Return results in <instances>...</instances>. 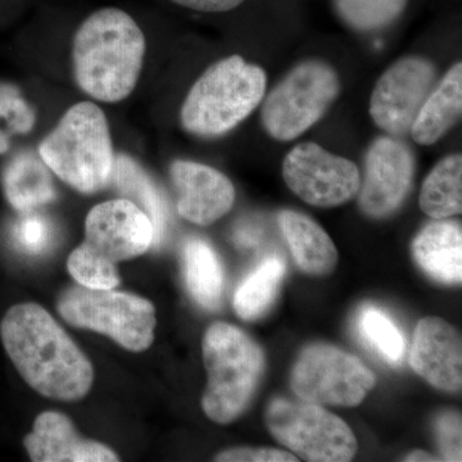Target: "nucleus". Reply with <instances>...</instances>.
Listing matches in <instances>:
<instances>
[{
	"label": "nucleus",
	"instance_id": "f257e3e1",
	"mask_svg": "<svg viewBox=\"0 0 462 462\" xmlns=\"http://www.w3.org/2000/svg\"><path fill=\"white\" fill-rule=\"evenodd\" d=\"M0 339L21 378L42 396L74 402L89 393V358L38 303H18L0 321Z\"/></svg>",
	"mask_w": 462,
	"mask_h": 462
},
{
	"label": "nucleus",
	"instance_id": "f03ea898",
	"mask_svg": "<svg viewBox=\"0 0 462 462\" xmlns=\"http://www.w3.org/2000/svg\"><path fill=\"white\" fill-rule=\"evenodd\" d=\"M144 56V33L133 17L118 8L99 9L75 35L76 81L100 102H120L135 89Z\"/></svg>",
	"mask_w": 462,
	"mask_h": 462
},
{
	"label": "nucleus",
	"instance_id": "7ed1b4c3",
	"mask_svg": "<svg viewBox=\"0 0 462 462\" xmlns=\"http://www.w3.org/2000/svg\"><path fill=\"white\" fill-rule=\"evenodd\" d=\"M154 226L130 199H114L94 207L85 220V239L69 254L67 269L79 284L115 289L120 284L117 263L151 248Z\"/></svg>",
	"mask_w": 462,
	"mask_h": 462
},
{
	"label": "nucleus",
	"instance_id": "20e7f679",
	"mask_svg": "<svg viewBox=\"0 0 462 462\" xmlns=\"http://www.w3.org/2000/svg\"><path fill=\"white\" fill-rule=\"evenodd\" d=\"M39 156L74 189L87 194L103 189L111 182L115 154L102 109L90 102L72 106L39 145Z\"/></svg>",
	"mask_w": 462,
	"mask_h": 462
},
{
	"label": "nucleus",
	"instance_id": "39448f33",
	"mask_svg": "<svg viewBox=\"0 0 462 462\" xmlns=\"http://www.w3.org/2000/svg\"><path fill=\"white\" fill-rule=\"evenodd\" d=\"M261 67L240 56L218 60L193 85L181 108L185 130L199 136H220L245 120L266 91Z\"/></svg>",
	"mask_w": 462,
	"mask_h": 462
},
{
	"label": "nucleus",
	"instance_id": "423d86ee",
	"mask_svg": "<svg viewBox=\"0 0 462 462\" xmlns=\"http://www.w3.org/2000/svg\"><path fill=\"white\" fill-rule=\"evenodd\" d=\"M208 383L203 411L217 424H230L247 409L263 372V352L245 331L215 322L203 338Z\"/></svg>",
	"mask_w": 462,
	"mask_h": 462
},
{
	"label": "nucleus",
	"instance_id": "0eeeda50",
	"mask_svg": "<svg viewBox=\"0 0 462 462\" xmlns=\"http://www.w3.org/2000/svg\"><path fill=\"white\" fill-rule=\"evenodd\" d=\"M57 309L72 327L107 336L127 351H147L153 343L156 309L135 294L79 284L60 294Z\"/></svg>",
	"mask_w": 462,
	"mask_h": 462
},
{
	"label": "nucleus",
	"instance_id": "6e6552de",
	"mask_svg": "<svg viewBox=\"0 0 462 462\" xmlns=\"http://www.w3.org/2000/svg\"><path fill=\"white\" fill-rule=\"evenodd\" d=\"M339 91L338 75L328 63H300L267 97L263 108L264 129L276 141L297 139L320 120Z\"/></svg>",
	"mask_w": 462,
	"mask_h": 462
},
{
	"label": "nucleus",
	"instance_id": "1a4fd4ad",
	"mask_svg": "<svg viewBox=\"0 0 462 462\" xmlns=\"http://www.w3.org/2000/svg\"><path fill=\"white\" fill-rule=\"evenodd\" d=\"M266 425L281 445L305 461L346 462L357 452L348 425L315 403L275 400L267 409Z\"/></svg>",
	"mask_w": 462,
	"mask_h": 462
},
{
	"label": "nucleus",
	"instance_id": "9d476101",
	"mask_svg": "<svg viewBox=\"0 0 462 462\" xmlns=\"http://www.w3.org/2000/svg\"><path fill=\"white\" fill-rule=\"evenodd\" d=\"M372 370L337 346H307L291 370V391L305 402L358 406L375 387Z\"/></svg>",
	"mask_w": 462,
	"mask_h": 462
},
{
	"label": "nucleus",
	"instance_id": "9b49d317",
	"mask_svg": "<svg viewBox=\"0 0 462 462\" xmlns=\"http://www.w3.org/2000/svg\"><path fill=\"white\" fill-rule=\"evenodd\" d=\"M282 178L300 199L321 208L348 202L361 185L360 171L352 161L316 143H302L289 152L282 163Z\"/></svg>",
	"mask_w": 462,
	"mask_h": 462
},
{
	"label": "nucleus",
	"instance_id": "f8f14e48",
	"mask_svg": "<svg viewBox=\"0 0 462 462\" xmlns=\"http://www.w3.org/2000/svg\"><path fill=\"white\" fill-rule=\"evenodd\" d=\"M436 78V66L422 57L402 58L389 67L370 100V115L376 126L392 136L409 133Z\"/></svg>",
	"mask_w": 462,
	"mask_h": 462
},
{
	"label": "nucleus",
	"instance_id": "ddd939ff",
	"mask_svg": "<svg viewBox=\"0 0 462 462\" xmlns=\"http://www.w3.org/2000/svg\"><path fill=\"white\" fill-rule=\"evenodd\" d=\"M415 173L411 149L392 136L376 139L367 152L360 206L370 217L393 214L402 205Z\"/></svg>",
	"mask_w": 462,
	"mask_h": 462
},
{
	"label": "nucleus",
	"instance_id": "4468645a",
	"mask_svg": "<svg viewBox=\"0 0 462 462\" xmlns=\"http://www.w3.org/2000/svg\"><path fill=\"white\" fill-rule=\"evenodd\" d=\"M170 172L179 193L178 212L185 220L207 226L220 220L233 207V184L214 167L176 161Z\"/></svg>",
	"mask_w": 462,
	"mask_h": 462
},
{
	"label": "nucleus",
	"instance_id": "2eb2a0df",
	"mask_svg": "<svg viewBox=\"0 0 462 462\" xmlns=\"http://www.w3.org/2000/svg\"><path fill=\"white\" fill-rule=\"evenodd\" d=\"M410 363L422 379L446 392L460 391V334L439 318H425L416 327Z\"/></svg>",
	"mask_w": 462,
	"mask_h": 462
},
{
	"label": "nucleus",
	"instance_id": "dca6fc26",
	"mask_svg": "<svg viewBox=\"0 0 462 462\" xmlns=\"http://www.w3.org/2000/svg\"><path fill=\"white\" fill-rule=\"evenodd\" d=\"M33 462H115L120 460L109 447L79 436L63 413L42 412L23 439Z\"/></svg>",
	"mask_w": 462,
	"mask_h": 462
},
{
	"label": "nucleus",
	"instance_id": "f3484780",
	"mask_svg": "<svg viewBox=\"0 0 462 462\" xmlns=\"http://www.w3.org/2000/svg\"><path fill=\"white\" fill-rule=\"evenodd\" d=\"M461 112L462 65L458 62L422 103L410 129L413 141L420 145L434 144L460 120Z\"/></svg>",
	"mask_w": 462,
	"mask_h": 462
},
{
	"label": "nucleus",
	"instance_id": "a211bd4d",
	"mask_svg": "<svg viewBox=\"0 0 462 462\" xmlns=\"http://www.w3.org/2000/svg\"><path fill=\"white\" fill-rule=\"evenodd\" d=\"M279 223L291 256L303 273L322 276L333 272L338 252L320 225L296 211H282Z\"/></svg>",
	"mask_w": 462,
	"mask_h": 462
},
{
	"label": "nucleus",
	"instance_id": "6ab92c4d",
	"mask_svg": "<svg viewBox=\"0 0 462 462\" xmlns=\"http://www.w3.org/2000/svg\"><path fill=\"white\" fill-rule=\"evenodd\" d=\"M413 257L434 281L460 284L462 281V230L455 223L428 225L413 240Z\"/></svg>",
	"mask_w": 462,
	"mask_h": 462
},
{
	"label": "nucleus",
	"instance_id": "aec40b11",
	"mask_svg": "<svg viewBox=\"0 0 462 462\" xmlns=\"http://www.w3.org/2000/svg\"><path fill=\"white\" fill-rule=\"evenodd\" d=\"M2 181L8 202L17 211L32 212L56 199L48 166L32 152L12 158L3 171Z\"/></svg>",
	"mask_w": 462,
	"mask_h": 462
},
{
	"label": "nucleus",
	"instance_id": "412c9836",
	"mask_svg": "<svg viewBox=\"0 0 462 462\" xmlns=\"http://www.w3.org/2000/svg\"><path fill=\"white\" fill-rule=\"evenodd\" d=\"M111 181L126 199L135 203L151 218L154 243L162 242L169 224V207L147 172L132 158L120 154L115 157Z\"/></svg>",
	"mask_w": 462,
	"mask_h": 462
},
{
	"label": "nucleus",
	"instance_id": "4be33fe9",
	"mask_svg": "<svg viewBox=\"0 0 462 462\" xmlns=\"http://www.w3.org/2000/svg\"><path fill=\"white\" fill-rule=\"evenodd\" d=\"M185 282L190 296L203 309L217 310L224 289V273L214 249L205 240L190 238L182 248Z\"/></svg>",
	"mask_w": 462,
	"mask_h": 462
},
{
	"label": "nucleus",
	"instance_id": "5701e85b",
	"mask_svg": "<svg viewBox=\"0 0 462 462\" xmlns=\"http://www.w3.org/2000/svg\"><path fill=\"white\" fill-rule=\"evenodd\" d=\"M420 208L436 220L451 217L462 211V157L443 158L422 184Z\"/></svg>",
	"mask_w": 462,
	"mask_h": 462
},
{
	"label": "nucleus",
	"instance_id": "b1692460",
	"mask_svg": "<svg viewBox=\"0 0 462 462\" xmlns=\"http://www.w3.org/2000/svg\"><path fill=\"white\" fill-rule=\"evenodd\" d=\"M285 264L281 258H267L240 284L234 297V309L240 319L254 321L263 318L278 296Z\"/></svg>",
	"mask_w": 462,
	"mask_h": 462
},
{
	"label": "nucleus",
	"instance_id": "393cba45",
	"mask_svg": "<svg viewBox=\"0 0 462 462\" xmlns=\"http://www.w3.org/2000/svg\"><path fill=\"white\" fill-rule=\"evenodd\" d=\"M407 0H337L340 16L348 25L370 32L396 21Z\"/></svg>",
	"mask_w": 462,
	"mask_h": 462
},
{
	"label": "nucleus",
	"instance_id": "a878e982",
	"mask_svg": "<svg viewBox=\"0 0 462 462\" xmlns=\"http://www.w3.org/2000/svg\"><path fill=\"white\" fill-rule=\"evenodd\" d=\"M35 112L14 85L0 83V154L7 153L14 135L32 132Z\"/></svg>",
	"mask_w": 462,
	"mask_h": 462
},
{
	"label": "nucleus",
	"instance_id": "bb28decb",
	"mask_svg": "<svg viewBox=\"0 0 462 462\" xmlns=\"http://www.w3.org/2000/svg\"><path fill=\"white\" fill-rule=\"evenodd\" d=\"M360 329L365 338L389 363L396 364L404 354V339L397 325L375 307H367L360 316Z\"/></svg>",
	"mask_w": 462,
	"mask_h": 462
},
{
	"label": "nucleus",
	"instance_id": "cd10ccee",
	"mask_svg": "<svg viewBox=\"0 0 462 462\" xmlns=\"http://www.w3.org/2000/svg\"><path fill=\"white\" fill-rule=\"evenodd\" d=\"M14 236L27 254H42L51 240L50 224L42 216L27 215L17 224Z\"/></svg>",
	"mask_w": 462,
	"mask_h": 462
},
{
	"label": "nucleus",
	"instance_id": "c85d7f7f",
	"mask_svg": "<svg viewBox=\"0 0 462 462\" xmlns=\"http://www.w3.org/2000/svg\"><path fill=\"white\" fill-rule=\"evenodd\" d=\"M461 430L460 413L448 411L438 418L436 422L438 445L447 461H461Z\"/></svg>",
	"mask_w": 462,
	"mask_h": 462
},
{
	"label": "nucleus",
	"instance_id": "c756f323",
	"mask_svg": "<svg viewBox=\"0 0 462 462\" xmlns=\"http://www.w3.org/2000/svg\"><path fill=\"white\" fill-rule=\"evenodd\" d=\"M227 462H291L300 461L296 456L275 448H234L216 457Z\"/></svg>",
	"mask_w": 462,
	"mask_h": 462
},
{
	"label": "nucleus",
	"instance_id": "7c9ffc66",
	"mask_svg": "<svg viewBox=\"0 0 462 462\" xmlns=\"http://www.w3.org/2000/svg\"><path fill=\"white\" fill-rule=\"evenodd\" d=\"M171 2L194 11L216 14V12L231 11L242 5L245 0H171Z\"/></svg>",
	"mask_w": 462,
	"mask_h": 462
},
{
	"label": "nucleus",
	"instance_id": "2f4dec72",
	"mask_svg": "<svg viewBox=\"0 0 462 462\" xmlns=\"http://www.w3.org/2000/svg\"><path fill=\"white\" fill-rule=\"evenodd\" d=\"M236 243L245 247H252L258 242V234L256 230L252 229H240L236 234Z\"/></svg>",
	"mask_w": 462,
	"mask_h": 462
},
{
	"label": "nucleus",
	"instance_id": "473e14b6",
	"mask_svg": "<svg viewBox=\"0 0 462 462\" xmlns=\"http://www.w3.org/2000/svg\"><path fill=\"white\" fill-rule=\"evenodd\" d=\"M404 461H416V462H430V461H440L436 456L428 454L425 451H413L411 454L407 455L404 457Z\"/></svg>",
	"mask_w": 462,
	"mask_h": 462
}]
</instances>
